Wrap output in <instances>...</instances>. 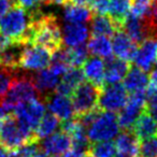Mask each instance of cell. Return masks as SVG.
I'll return each instance as SVG.
<instances>
[{"label": "cell", "mask_w": 157, "mask_h": 157, "mask_svg": "<svg viewBox=\"0 0 157 157\" xmlns=\"http://www.w3.org/2000/svg\"><path fill=\"white\" fill-rule=\"evenodd\" d=\"M33 14V43L50 51L52 54L63 48V36L57 17L54 14L43 13L38 8Z\"/></svg>", "instance_id": "1"}, {"label": "cell", "mask_w": 157, "mask_h": 157, "mask_svg": "<svg viewBox=\"0 0 157 157\" xmlns=\"http://www.w3.org/2000/svg\"><path fill=\"white\" fill-rule=\"evenodd\" d=\"M0 33L13 42L28 45L33 43V14L29 10L14 5L0 20Z\"/></svg>", "instance_id": "2"}, {"label": "cell", "mask_w": 157, "mask_h": 157, "mask_svg": "<svg viewBox=\"0 0 157 157\" xmlns=\"http://www.w3.org/2000/svg\"><path fill=\"white\" fill-rule=\"evenodd\" d=\"M33 129L21 124L14 114L0 121V145L10 152L18 150L25 144L38 142Z\"/></svg>", "instance_id": "3"}, {"label": "cell", "mask_w": 157, "mask_h": 157, "mask_svg": "<svg viewBox=\"0 0 157 157\" xmlns=\"http://www.w3.org/2000/svg\"><path fill=\"white\" fill-rule=\"evenodd\" d=\"M39 95L37 87L33 83V75L21 74L20 70L16 72L7 95L2 98L0 107L6 112L12 114L16 105L36 99Z\"/></svg>", "instance_id": "4"}, {"label": "cell", "mask_w": 157, "mask_h": 157, "mask_svg": "<svg viewBox=\"0 0 157 157\" xmlns=\"http://www.w3.org/2000/svg\"><path fill=\"white\" fill-rule=\"evenodd\" d=\"M120 128L115 112L101 111L93 124L87 128V138L92 143L109 141L118 135Z\"/></svg>", "instance_id": "5"}, {"label": "cell", "mask_w": 157, "mask_h": 157, "mask_svg": "<svg viewBox=\"0 0 157 157\" xmlns=\"http://www.w3.org/2000/svg\"><path fill=\"white\" fill-rule=\"evenodd\" d=\"M101 88L102 87H99L90 83V81L83 82L76 87V90L71 95L74 115L76 117H80L98 108V100Z\"/></svg>", "instance_id": "6"}, {"label": "cell", "mask_w": 157, "mask_h": 157, "mask_svg": "<svg viewBox=\"0 0 157 157\" xmlns=\"http://www.w3.org/2000/svg\"><path fill=\"white\" fill-rule=\"evenodd\" d=\"M147 95L145 90L131 93L125 107L117 115L118 125L123 130H131L140 114L146 109Z\"/></svg>", "instance_id": "7"}, {"label": "cell", "mask_w": 157, "mask_h": 157, "mask_svg": "<svg viewBox=\"0 0 157 157\" xmlns=\"http://www.w3.org/2000/svg\"><path fill=\"white\" fill-rule=\"evenodd\" d=\"M128 96L123 84L114 83L102 86L98 100V109L100 111L116 112L125 107Z\"/></svg>", "instance_id": "8"}, {"label": "cell", "mask_w": 157, "mask_h": 157, "mask_svg": "<svg viewBox=\"0 0 157 157\" xmlns=\"http://www.w3.org/2000/svg\"><path fill=\"white\" fill-rule=\"evenodd\" d=\"M52 53L45 48L36 44L24 45L21 56L20 68L30 71H39L50 66Z\"/></svg>", "instance_id": "9"}, {"label": "cell", "mask_w": 157, "mask_h": 157, "mask_svg": "<svg viewBox=\"0 0 157 157\" xmlns=\"http://www.w3.org/2000/svg\"><path fill=\"white\" fill-rule=\"evenodd\" d=\"M13 114L21 124L35 131L45 114V105L42 102V100L36 98L16 105Z\"/></svg>", "instance_id": "10"}, {"label": "cell", "mask_w": 157, "mask_h": 157, "mask_svg": "<svg viewBox=\"0 0 157 157\" xmlns=\"http://www.w3.org/2000/svg\"><path fill=\"white\" fill-rule=\"evenodd\" d=\"M122 29L137 44H141L146 38L153 36L152 21L136 16L132 13H129L125 18Z\"/></svg>", "instance_id": "11"}, {"label": "cell", "mask_w": 157, "mask_h": 157, "mask_svg": "<svg viewBox=\"0 0 157 157\" xmlns=\"http://www.w3.org/2000/svg\"><path fill=\"white\" fill-rule=\"evenodd\" d=\"M157 60V38L148 37L140 44V48H137L136 55L132 59V63L136 67L144 70L151 71L153 65Z\"/></svg>", "instance_id": "12"}, {"label": "cell", "mask_w": 157, "mask_h": 157, "mask_svg": "<svg viewBox=\"0 0 157 157\" xmlns=\"http://www.w3.org/2000/svg\"><path fill=\"white\" fill-rule=\"evenodd\" d=\"M44 100H45L46 107L50 110V112L54 114L56 117H58L59 121L66 122V121L73 118V105L68 96L53 93L52 95L46 97Z\"/></svg>", "instance_id": "13"}, {"label": "cell", "mask_w": 157, "mask_h": 157, "mask_svg": "<svg viewBox=\"0 0 157 157\" xmlns=\"http://www.w3.org/2000/svg\"><path fill=\"white\" fill-rule=\"evenodd\" d=\"M112 51L115 56L126 61H132L137 52V43L130 39L123 29H118L113 35L112 40Z\"/></svg>", "instance_id": "14"}, {"label": "cell", "mask_w": 157, "mask_h": 157, "mask_svg": "<svg viewBox=\"0 0 157 157\" xmlns=\"http://www.w3.org/2000/svg\"><path fill=\"white\" fill-rule=\"evenodd\" d=\"M71 138L63 130L52 133L45 139H43L41 143V147L43 148L45 154L51 156H59V155L66 154L71 148Z\"/></svg>", "instance_id": "15"}, {"label": "cell", "mask_w": 157, "mask_h": 157, "mask_svg": "<svg viewBox=\"0 0 157 157\" xmlns=\"http://www.w3.org/2000/svg\"><path fill=\"white\" fill-rule=\"evenodd\" d=\"M33 83L39 92V95L44 99L55 92L59 81H60L59 75H57L50 68L39 70L38 72H36V74H33Z\"/></svg>", "instance_id": "16"}, {"label": "cell", "mask_w": 157, "mask_h": 157, "mask_svg": "<svg viewBox=\"0 0 157 157\" xmlns=\"http://www.w3.org/2000/svg\"><path fill=\"white\" fill-rule=\"evenodd\" d=\"M84 78L85 75L81 68L70 67L63 74V78L59 81L55 93L63 95V96H71L74 90H76V87L84 82Z\"/></svg>", "instance_id": "17"}, {"label": "cell", "mask_w": 157, "mask_h": 157, "mask_svg": "<svg viewBox=\"0 0 157 157\" xmlns=\"http://www.w3.org/2000/svg\"><path fill=\"white\" fill-rule=\"evenodd\" d=\"M63 42L68 48H73L84 44L90 36L88 28L84 24L67 23L61 30Z\"/></svg>", "instance_id": "18"}, {"label": "cell", "mask_w": 157, "mask_h": 157, "mask_svg": "<svg viewBox=\"0 0 157 157\" xmlns=\"http://www.w3.org/2000/svg\"><path fill=\"white\" fill-rule=\"evenodd\" d=\"M132 132L136 135L139 141L152 139L157 137V123L153 118V116L148 113L147 110H144L138 120L136 121L132 127Z\"/></svg>", "instance_id": "19"}, {"label": "cell", "mask_w": 157, "mask_h": 157, "mask_svg": "<svg viewBox=\"0 0 157 157\" xmlns=\"http://www.w3.org/2000/svg\"><path fill=\"white\" fill-rule=\"evenodd\" d=\"M83 73L85 78L90 83L95 85L102 87L105 85V63L100 57H90L85 60L83 63Z\"/></svg>", "instance_id": "20"}, {"label": "cell", "mask_w": 157, "mask_h": 157, "mask_svg": "<svg viewBox=\"0 0 157 157\" xmlns=\"http://www.w3.org/2000/svg\"><path fill=\"white\" fill-rule=\"evenodd\" d=\"M129 68L130 66L128 61L113 56L108 58L105 70V85L118 83L122 78H125Z\"/></svg>", "instance_id": "21"}, {"label": "cell", "mask_w": 157, "mask_h": 157, "mask_svg": "<svg viewBox=\"0 0 157 157\" xmlns=\"http://www.w3.org/2000/svg\"><path fill=\"white\" fill-rule=\"evenodd\" d=\"M148 84H150V75L146 73V71L138 67H131L125 75L123 85L127 92L135 93L145 90Z\"/></svg>", "instance_id": "22"}, {"label": "cell", "mask_w": 157, "mask_h": 157, "mask_svg": "<svg viewBox=\"0 0 157 157\" xmlns=\"http://www.w3.org/2000/svg\"><path fill=\"white\" fill-rule=\"evenodd\" d=\"M116 150L122 154H125L129 157L139 156L140 141L132 130H123L117 135L115 141Z\"/></svg>", "instance_id": "23"}, {"label": "cell", "mask_w": 157, "mask_h": 157, "mask_svg": "<svg viewBox=\"0 0 157 157\" xmlns=\"http://www.w3.org/2000/svg\"><path fill=\"white\" fill-rule=\"evenodd\" d=\"M118 29H122L111 16L94 14L90 20V31L93 36H103L110 37L113 36Z\"/></svg>", "instance_id": "24"}, {"label": "cell", "mask_w": 157, "mask_h": 157, "mask_svg": "<svg viewBox=\"0 0 157 157\" xmlns=\"http://www.w3.org/2000/svg\"><path fill=\"white\" fill-rule=\"evenodd\" d=\"M63 9V18L67 23L83 24L92 20L94 12L87 6L66 3Z\"/></svg>", "instance_id": "25"}, {"label": "cell", "mask_w": 157, "mask_h": 157, "mask_svg": "<svg viewBox=\"0 0 157 157\" xmlns=\"http://www.w3.org/2000/svg\"><path fill=\"white\" fill-rule=\"evenodd\" d=\"M24 45L14 42L11 46L0 53V68L17 71L20 70V61Z\"/></svg>", "instance_id": "26"}, {"label": "cell", "mask_w": 157, "mask_h": 157, "mask_svg": "<svg viewBox=\"0 0 157 157\" xmlns=\"http://www.w3.org/2000/svg\"><path fill=\"white\" fill-rule=\"evenodd\" d=\"M88 53L100 58L108 59L112 57V43L108 37L103 36H93L87 43Z\"/></svg>", "instance_id": "27"}, {"label": "cell", "mask_w": 157, "mask_h": 157, "mask_svg": "<svg viewBox=\"0 0 157 157\" xmlns=\"http://www.w3.org/2000/svg\"><path fill=\"white\" fill-rule=\"evenodd\" d=\"M58 127H60L59 118L56 117L53 113L48 112V113L44 114L42 120L38 124L37 128L35 130V135L37 137V139L40 141V140L45 139L46 137L54 133Z\"/></svg>", "instance_id": "28"}, {"label": "cell", "mask_w": 157, "mask_h": 157, "mask_svg": "<svg viewBox=\"0 0 157 157\" xmlns=\"http://www.w3.org/2000/svg\"><path fill=\"white\" fill-rule=\"evenodd\" d=\"M131 0H110L109 16L122 28L125 18L130 13Z\"/></svg>", "instance_id": "29"}, {"label": "cell", "mask_w": 157, "mask_h": 157, "mask_svg": "<svg viewBox=\"0 0 157 157\" xmlns=\"http://www.w3.org/2000/svg\"><path fill=\"white\" fill-rule=\"evenodd\" d=\"M115 153V143L109 140V141L93 142L90 146L88 154L90 157H113Z\"/></svg>", "instance_id": "30"}, {"label": "cell", "mask_w": 157, "mask_h": 157, "mask_svg": "<svg viewBox=\"0 0 157 157\" xmlns=\"http://www.w3.org/2000/svg\"><path fill=\"white\" fill-rule=\"evenodd\" d=\"M67 55H68V63H69L70 67H80L87 59V55H88L87 45L81 44V45L67 48Z\"/></svg>", "instance_id": "31"}, {"label": "cell", "mask_w": 157, "mask_h": 157, "mask_svg": "<svg viewBox=\"0 0 157 157\" xmlns=\"http://www.w3.org/2000/svg\"><path fill=\"white\" fill-rule=\"evenodd\" d=\"M38 142H31V143L25 144L18 150L14 151L15 157H46L45 152L41 147V144Z\"/></svg>", "instance_id": "32"}, {"label": "cell", "mask_w": 157, "mask_h": 157, "mask_svg": "<svg viewBox=\"0 0 157 157\" xmlns=\"http://www.w3.org/2000/svg\"><path fill=\"white\" fill-rule=\"evenodd\" d=\"M17 71H11L5 68H0V98H3L7 95Z\"/></svg>", "instance_id": "33"}, {"label": "cell", "mask_w": 157, "mask_h": 157, "mask_svg": "<svg viewBox=\"0 0 157 157\" xmlns=\"http://www.w3.org/2000/svg\"><path fill=\"white\" fill-rule=\"evenodd\" d=\"M138 157H157V137L141 141Z\"/></svg>", "instance_id": "34"}, {"label": "cell", "mask_w": 157, "mask_h": 157, "mask_svg": "<svg viewBox=\"0 0 157 157\" xmlns=\"http://www.w3.org/2000/svg\"><path fill=\"white\" fill-rule=\"evenodd\" d=\"M90 6V8L95 14L107 15L109 13L110 0H93V2Z\"/></svg>", "instance_id": "35"}, {"label": "cell", "mask_w": 157, "mask_h": 157, "mask_svg": "<svg viewBox=\"0 0 157 157\" xmlns=\"http://www.w3.org/2000/svg\"><path fill=\"white\" fill-rule=\"evenodd\" d=\"M146 110L153 116L155 122L157 123V93H155L154 95H152V96H150L147 98Z\"/></svg>", "instance_id": "36"}, {"label": "cell", "mask_w": 157, "mask_h": 157, "mask_svg": "<svg viewBox=\"0 0 157 157\" xmlns=\"http://www.w3.org/2000/svg\"><path fill=\"white\" fill-rule=\"evenodd\" d=\"M13 1L15 5L25 8V9L29 10V11H33V10H36L39 8L42 0H13Z\"/></svg>", "instance_id": "37"}, {"label": "cell", "mask_w": 157, "mask_h": 157, "mask_svg": "<svg viewBox=\"0 0 157 157\" xmlns=\"http://www.w3.org/2000/svg\"><path fill=\"white\" fill-rule=\"evenodd\" d=\"M15 5L13 0H0V20Z\"/></svg>", "instance_id": "38"}, {"label": "cell", "mask_w": 157, "mask_h": 157, "mask_svg": "<svg viewBox=\"0 0 157 157\" xmlns=\"http://www.w3.org/2000/svg\"><path fill=\"white\" fill-rule=\"evenodd\" d=\"M14 42L11 39H9L8 37L3 36L2 33H0V53L3 52L5 50H7L9 46H11Z\"/></svg>", "instance_id": "39"}, {"label": "cell", "mask_w": 157, "mask_h": 157, "mask_svg": "<svg viewBox=\"0 0 157 157\" xmlns=\"http://www.w3.org/2000/svg\"><path fill=\"white\" fill-rule=\"evenodd\" d=\"M150 85L157 90V69L153 70L150 75Z\"/></svg>", "instance_id": "40"}, {"label": "cell", "mask_w": 157, "mask_h": 157, "mask_svg": "<svg viewBox=\"0 0 157 157\" xmlns=\"http://www.w3.org/2000/svg\"><path fill=\"white\" fill-rule=\"evenodd\" d=\"M93 2V0H67V3H73V5L80 6H88Z\"/></svg>", "instance_id": "41"}, {"label": "cell", "mask_w": 157, "mask_h": 157, "mask_svg": "<svg viewBox=\"0 0 157 157\" xmlns=\"http://www.w3.org/2000/svg\"><path fill=\"white\" fill-rule=\"evenodd\" d=\"M0 157H13V153L0 145Z\"/></svg>", "instance_id": "42"}, {"label": "cell", "mask_w": 157, "mask_h": 157, "mask_svg": "<svg viewBox=\"0 0 157 157\" xmlns=\"http://www.w3.org/2000/svg\"><path fill=\"white\" fill-rule=\"evenodd\" d=\"M153 0H131V5H143L150 6L152 5Z\"/></svg>", "instance_id": "43"}, {"label": "cell", "mask_w": 157, "mask_h": 157, "mask_svg": "<svg viewBox=\"0 0 157 157\" xmlns=\"http://www.w3.org/2000/svg\"><path fill=\"white\" fill-rule=\"evenodd\" d=\"M113 157H129V156H127V155H125V154H122V153H120V154L114 155Z\"/></svg>", "instance_id": "44"}, {"label": "cell", "mask_w": 157, "mask_h": 157, "mask_svg": "<svg viewBox=\"0 0 157 157\" xmlns=\"http://www.w3.org/2000/svg\"><path fill=\"white\" fill-rule=\"evenodd\" d=\"M85 157H90V154H88V155H87V156H85Z\"/></svg>", "instance_id": "45"}, {"label": "cell", "mask_w": 157, "mask_h": 157, "mask_svg": "<svg viewBox=\"0 0 157 157\" xmlns=\"http://www.w3.org/2000/svg\"><path fill=\"white\" fill-rule=\"evenodd\" d=\"M51 157H59V156H51Z\"/></svg>", "instance_id": "46"}, {"label": "cell", "mask_w": 157, "mask_h": 157, "mask_svg": "<svg viewBox=\"0 0 157 157\" xmlns=\"http://www.w3.org/2000/svg\"><path fill=\"white\" fill-rule=\"evenodd\" d=\"M154 2H157V0H154Z\"/></svg>", "instance_id": "47"}]
</instances>
